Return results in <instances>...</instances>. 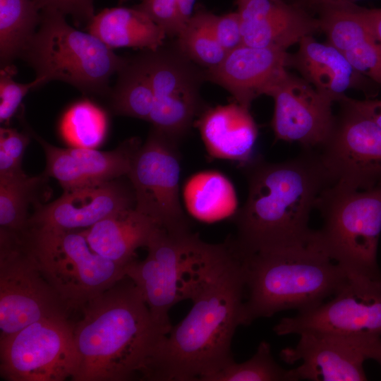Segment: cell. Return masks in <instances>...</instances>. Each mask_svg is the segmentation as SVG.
Returning a JSON list of instances; mask_svg holds the SVG:
<instances>
[{
  "label": "cell",
  "mask_w": 381,
  "mask_h": 381,
  "mask_svg": "<svg viewBox=\"0 0 381 381\" xmlns=\"http://www.w3.org/2000/svg\"><path fill=\"white\" fill-rule=\"evenodd\" d=\"M245 291L243 257L229 239L207 267L191 309L159 344L149 380L202 381L234 361L231 341L241 325Z\"/></svg>",
  "instance_id": "obj_1"
},
{
  "label": "cell",
  "mask_w": 381,
  "mask_h": 381,
  "mask_svg": "<svg viewBox=\"0 0 381 381\" xmlns=\"http://www.w3.org/2000/svg\"><path fill=\"white\" fill-rule=\"evenodd\" d=\"M73 325L79 368L73 381L148 380L169 331L157 323L127 276L91 300Z\"/></svg>",
  "instance_id": "obj_2"
},
{
  "label": "cell",
  "mask_w": 381,
  "mask_h": 381,
  "mask_svg": "<svg viewBox=\"0 0 381 381\" xmlns=\"http://www.w3.org/2000/svg\"><path fill=\"white\" fill-rule=\"evenodd\" d=\"M248 192L235 217L234 242L240 253L290 245L309 239L312 210L332 183L320 156L306 153L278 163L245 164Z\"/></svg>",
  "instance_id": "obj_3"
},
{
  "label": "cell",
  "mask_w": 381,
  "mask_h": 381,
  "mask_svg": "<svg viewBox=\"0 0 381 381\" xmlns=\"http://www.w3.org/2000/svg\"><path fill=\"white\" fill-rule=\"evenodd\" d=\"M241 255L248 294L241 325L283 310L314 308L349 280L323 249L317 231L303 241Z\"/></svg>",
  "instance_id": "obj_4"
},
{
  "label": "cell",
  "mask_w": 381,
  "mask_h": 381,
  "mask_svg": "<svg viewBox=\"0 0 381 381\" xmlns=\"http://www.w3.org/2000/svg\"><path fill=\"white\" fill-rule=\"evenodd\" d=\"M323 219L317 231L328 256L349 278L381 282L377 248L381 233V181L366 188L332 183L316 205Z\"/></svg>",
  "instance_id": "obj_5"
},
{
  "label": "cell",
  "mask_w": 381,
  "mask_h": 381,
  "mask_svg": "<svg viewBox=\"0 0 381 381\" xmlns=\"http://www.w3.org/2000/svg\"><path fill=\"white\" fill-rule=\"evenodd\" d=\"M45 83L59 80L85 94L109 95L110 78L128 59L99 39L71 26L54 9L41 11V21L21 56Z\"/></svg>",
  "instance_id": "obj_6"
},
{
  "label": "cell",
  "mask_w": 381,
  "mask_h": 381,
  "mask_svg": "<svg viewBox=\"0 0 381 381\" xmlns=\"http://www.w3.org/2000/svg\"><path fill=\"white\" fill-rule=\"evenodd\" d=\"M218 244L203 241L190 229L159 228L147 246V255L127 265L126 275L140 291L155 320L169 331L170 309L191 300L204 277Z\"/></svg>",
  "instance_id": "obj_7"
},
{
  "label": "cell",
  "mask_w": 381,
  "mask_h": 381,
  "mask_svg": "<svg viewBox=\"0 0 381 381\" xmlns=\"http://www.w3.org/2000/svg\"><path fill=\"white\" fill-rule=\"evenodd\" d=\"M26 236L40 270L67 311L81 310L126 276L127 265L95 253L82 229L29 226Z\"/></svg>",
  "instance_id": "obj_8"
},
{
  "label": "cell",
  "mask_w": 381,
  "mask_h": 381,
  "mask_svg": "<svg viewBox=\"0 0 381 381\" xmlns=\"http://www.w3.org/2000/svg\"><path fill=\"white\" fill-rule=\"evenodd\" d=\"M67 312L40 270L26 231L0 229V339Z\"/></svg>",
  "instance_id": "obj_9"
},
{
  "label": "cell",
  "mask_w": 381,
  "mask_h": 381,
  "mask_svg": "<svg viewBox=\"0 0 381 381\" xmlns=\"http://www.w3.org/2000/svg\"><path fill=\"white\" fill-rule=\"evenodd\" d=\"M79 364L66 315L40 320L0 339V375L7 381L72 380Z\"/></svg>",
  "instance_id": "obj_10"
},
{
  "label": "cell",
  "mask_w": 381,
  "mask_h": 381,
  "mask_svg": "<svg viewBox=\"0 0 381 381\" xmlns=\"http://www.w3.org/2000/svg\"><path fill=\"white\" fill-rule=\"evenodd\" d=\"M178 144L152 128L127 174L135 193V209L169 231L190 229L179 200Z\"/></svg>",
  "instance_id": "obj_11"
},
{
  "label": "cell",
  "mask_w": 381,
  "mask_h": 381,
  "mask_svg": "<svg viewBox=\"0 0 381 381\" xmlns=\"http://www.w3.org/2000/svg\"><path fill=\"white\" fill-rule=\"evenodd\" d=\"M162 47L140 54L154 93L149 122L179 143L200 111L199 90L205 75L178 47Z\"/></svg>",
  "instance_id": "obj_12"
},
{
  "label": "cell",
  "mask_w": 381,
  "mask_h": 381,
  "mask_svg": "<svg viewBox=\"0 0 381 381\" xmlns=\"http://www.w3.org/2000/svg\"><path fill=\"white\" fill-rule=\"evenodd\" d=\"M273 329L279 336L316 332L381 338V282L349 278L332 300L282 318Z\"/></svg>",
  "instance_id": "obj_13"
},
{
  "label": "cell",
  "mask_w": 381,
  "mask_h": 381,
  "mask_svg": "<svg viewBox=\"0 0 381 381\" xmlns=\"http://www.w3.org/2000/svg\"><path fill=\"white\" fill-rule=\"evenodd\" d=\"M343 104L344 113L319 156L332 183L369 188L381 181V127Z\"/></svg>",
  "instance_id": "obj_14"
},
{
  "label": "cell",
  "mask_w": 381,
  "mask_h": 381,
  "mask_svg": "<svg viewBox=\"0 0 381 381\" xmlns=\"http://www.w3.org/2000/svg\"><path fill=\"white\" fill-rule=\"evenodd\" d=\"M293 347L280 351L285 363L301 362L289 369L291 381L367 380L363 363L373 359L381 338L349 337L328 333L305 332Z\"/></svg>",
  "instance_id": "obj_15"
},
{
  "label": "cell",
  "mask_w": 381,
  "mask_h": 381,
  "mask_svg": "<svg viewBox=\"0 0 381 381\" xmlns=\"http://www.w3.org/2000/svg\"><path fill=\"white\" fill-rule=\"evenodd\" d=\"M272 128L277 140L306 147L323 145L335 124L332 101L302 78L289 72L271 91Z\"/></svg>",
  "instance_id": "obj_16"
},
{
  "label": "cell",
  "mask_w": 381,
  "mask_h": 381,
  "mask_svg": "<svg viewBox=\"0 0 381 381\" xmlns=\"http://www.w3.org/2000/svg\"><path fill=\"white\" fill-rule=\"evenodd\" d=\"M135 207L133 188L116 179L64 190L52 202L35 207L29 226L80 230L121 210Z\"/></svg>",
  "instance_id": "obj_17"
},
{
  "label": "cell",
  "mask_w": 381,
  "mask_h": 381,
  "mask_svg": "<svg viewBox=\"0 0 381 381\" xmlns=\"http://www.w3.org/2000/svg\"><path fill=\"white\" fill-rule=\"evenodd\" d=\"M25 131L43 148L45 174L56 179L64 190L106 182L128 174L133 159L141 146L138 138H131L111 151L71 147L61 148L40 137L28 123Z\"/></svg>",
  "instance_id": "obj_18"
},
{
  "label": "cell",
  "mask_w": 381,
  "mask_h": 381,
  "mask_svg": "<svg viewBox=\"0 0 381 381\" xmlns=\"http://www.w3.org/2000/svg\"><path fill=\"white\" fill-rule=\"evenodd\" d=\"M286 51L242 44L228 52L206 78L226 90L236 102L249 109L252 102L271 91L287 73Z\"/></svg>",
  "instance_id": "obj_19"
},
{
  "label": "cell",
  "mask_w": 381,
  "mask_h": 381,
  "mask_svg": "<svg viewBox=\"0 0 381 381\" xmlns=\"http://www.w3.org/2000/svg\"><path fill=\"white\" fill-rule=\"evenodd\" d=\"M245 45L286 51L305 37L320 30L310 12L285 0L238 1Z\"/></svg>",
  "instance_id": "obj_20"
},
{
  "label": "cell",
  "mask_w": 381,
  "mask_h": 381,
  "mask_svg": "<svg viewBox=\"0 0 381 381\" xmlns=\"http://www.w3.org/2000/svg\"><path fill=\"white\" fill-rule=\"evenodd\" d=\"M298 46L296 53L289 54L288 66L296 68L302 78L332 102H341L350 88L370 90L368 81L373 80L356 71L332 45L320 43L308 35Z\"/></svg>",
  "instance_id": "obj_21"
},
{
  "label": "cell",
  "mask_w": 381,
  "mask_h": 381,
  "mask_svg": "<svg viewBox=\"0 0 381 381\" xmlns=\"http://www.w3.org/2000/svg\"><path fill=\"white\" fill-rule=\"evenodd\" d=\"M196 126L210 156L244 165L252 161L258 128L248 109L237 102L207 108Z\"/></svg>",
  "instance_id": "obj_22"
},
{
  "label": "cell",
  "mask_w": 381,
  "mask_h": 381,
  "mask_svg": "<svg viewBox=\"0 0 381 381\" xmlns=\"http://www.w3.org/2000/svg\"><path fill=\"white\" fill-rule=\"evenodd\" d=\"M160 228L135 207L115 212L82 229L90 246L102 257L126 266L135 260V251L147 247Z\"/></svg>",
  "instance_id": "obj_23"
},
{
  "label": "cell",
  "mask_w": 381,
  "mask_h": 381,
  "mask_svg": "<svg viewBox=\"0 0 381 381\" xmlns=\"http://www.w3.org/2000/svg\"><path fill=\"white\" fill-rule=\"evenodd\" d=\"M89 32L110 49L132 47L156 50L163 45L164 30L137 8H106L88 23Z\"/></svg>",
  "instance_id": "obj_24"
},
{
  "label": "cell",
  "mask_w": 381,
  "mask_h": 381,
  "mask_svg": "<svg viewBox=\"0 0 381 381\" xmlns=\"http://www.w3.org/2000/svg\"><path fill=\"white\" fill-rule=\"evenodd\" d=\"M48 177L44 173L0 178V229L20 233L29 228L30 207L49 198Z\"/></svg>",
  "instance_id": "obj_25"
},
{
  "label": "cell",
  "mask_w": 381,
  "mask_h": 381,
  "mask_svg": "<svg viewBox=\"0 0 381 381\" xmlns=\"http://www.w3.org/2000/svg\"><path fill=\"white\" fill-rule=\"evenodd\" d=\"M109 95L111 109L114 114L149 121L153 109L154 93L140 55L133 60L128 59L118 72L117 81Z\"/></svg>",
  "instance_id": "obj_26"
},
{
  "label": "cell",
  "mask_w": 381,
  "mask_h": 381,
  "mask_svg": "<svg viewBox=\"0 0 381 381\" xmlns=\"http://www.w3.org/2000/svg\"><path fill=\"white\" fill-rule=\"evenodd\" d=\"M40 11L34 0H0V59L2 66L21 57L40 25Z\"/></svg>",
  "instance_id": "obj_27"
},
{
  "label": "cell",
  "mask_w": 381,
  "mask_h": 381,
  "mask_svg": "<svg viewBox=\"0 0 381 381\" xmlns=\"http://www.w3.org/2000/svg\"><path fill=\"white\" fill-rule=\"evenodd\" d=\"M185 198L188 208L196 217L215 220L233 213L236 197L231 183L214 171L200 173L188 183Z\"/></svg>",
  "instance_id": "obj_28"
},
{
  "label": "cell",
  "mask_w": 381,
  "mask_h": 381,
  "mask_svg": "<svg viewBox=\"0 0 381 381\" xmlns=\"http://www.w3.org/2000/svg\"><path fill=\"white\" fill-rule=\"evenodd\" d=\"M358 6L355 3L329 4L315 11L328 44L342 53L375 39L359 13Z\"/></svg>",
  "instance_id": "obj_29"
},
{
  "label": "cell",
  "mask_w": 381,
  "mask_h": 381,
  "mask_svg": "<svg viewBox=\"0 0 381 381\" xmlns=\"http://www.w3.org/2000/svg\"><path fill=\"white\" fill-rule=\"evenodd\" d=\"M213 18V13L196 12L177 36V47L181 52L195 64L207 69L218 66L227 54L215 36Z\"/></svg>",
  "instance_id": "obj_30"
},
{
  "label": "cell",
  "mask_w": 381,
  "mask_h": 381,
  "mask_svg": "<svg viewBox=\"0 0 381 381\" xmlns=\"http://www.w3.org/2000/svg\"><path fill=\"white\" fill-rule=\"evenodd\" d=\"M107 118L105 112L88 100L73 104L63 116L60 133L71 147L94 148L105 138Z\"/></svg>",
  "instance_id": "obj_31"
},
{
  "label": "cell",
  "mask_w": 381,
  "mask_h": 381,
  "mask_svg": "<svg viewBox=\"0 0 381 381\" xmlns=\"http://www.w3.org/2000/svg\"><path fill=\"white\" fill-rule=\"evenodd\" d=\"M202 381H291L289 369L274 360L270 344L262 341L255 353L247 361H232L207 375Z\"/></svg>",
  "instance_id": "obj_32"
},
{
  "label": "cell",
  "mask_w": 381,
  "mask_h": 381,
  "mask_svg": "<svg viewBox=\"0 0 381 381\" xmlns=\"http://www.w3.org/2000/svg\"><path fill=\"white\" fill-rule=\"evenodd\" d=\"M17 73L12 64L2 66L0 71V122L8 124L20 110L24 97L32 89L45 84L42 78L36 77L29 83H17L13 77Z\"/></svg>",
  "instance_id": "obj_33"
},
{
  "label": "cell",
  "mask_w": 381,
  "mask_h": 381,
  "mask_svg": "<svg viewBox=\"0 0 381 381\" xmlns=\"http://www.w3.org/2000/svg\"><path fill=\"white\" fill-rule=\"evenodd\" d=\"M136 7L146 13L167 37H177L185 26L176 0H143Z\"/></svg>",
  "instance_id": "obj_34"
},
{
  "label": "cell",
  "mask_w": 381,
  "mask_h": 381,
  "mask_svg": "<svg viewBox=\"0 0 381 381\" xmlns=\"http://www.w3.org/2000/svg\"><path fill=\"white\" fill-rule=\"evenodd\" d=\"M213 28L218 42L226 53L243 44L238 11L222 16L214 14Z\"/></svg>",
  "instance_id": "obj_35"
},
{
  "label": "cell",
  "mask_w": 381,
  "mask_h": 381,
  "mask_svg": "<svg viewBox=\"0 0 381 381\" xmlns=\"http://www.w3.org/2000/svg\"><path fill=\"white\" fill-rule=\"evenodd\" d=\"M40 11L54 9L71 16L77 25L91 21L94 16V0H34Z\"/></svg>",
  "instance_id": "obj_36"
},
{
  "label": "cell",
  "mask_w": 381,
  "mask_h": 381,
  "mask_svg": "<svg viewBox=\"0 0 381 381\" xmlns=\"http://www.w3.org/2000/svg\"><path fill=\"white\" fill-rule=\"evenodd\" d=\"M30 140V135L25 131L20 133L11 128H0V150L20 162Z\"/></svg>",
  "instance_id": "obj_37"
},
{
  "label": "cell",
  "mask_w": 381,
  "mask_h": 381,
  "mask_svg": "<svg viewBox=\"0 0 381 381\" xmlns=\"http://www.w3.org/2000/svg\"><path fill=\"white\" fill-rule=\"evenodd\" d=\"M341 102L351 107L381 127V99L358 100L346 96Z\"/></svg>",
  "instance_id": "obj_38"
},
{
  "label": "cell",
  "mask_w": 381,
  "mask_h": 381,
  "mask_svg": "<svg viewBox=\"0 0 381 381\" xmlns=\"http://www.w3.org/2000/svg\"><path fill=\"white\" fill-rule=\"evenodd\" d=\"M358 10L371 34L381 44V8H367L358 6Z\"/></svg>",
  "instance_id": "obj_39"
},
{
  "label": "cell",
  "mask_w": 381,
  "mask_h": 381,
  "mask_svg": "<svg viewBox=\"0 0 381 381\" xmlns=\"http://www.w3.org/2000/svg\"><path fill=\"white\" fill-rule=\"evenodd\" d=\"M24 174L20 162L0 150V178L16 177Z\"/></svg>",
  "instance_id": "obj_40"
},
{
  "label": "cell",
  "mask_w": 381,
  "mask_h": 381,
  "mask_svg": "<svg viewBox=\"0 0 381 381\" xmlns=\"http://www.w3.org/2000/svg\"><path fill=\"white\" fill-rule=\"evenodd\" d=\"M338 0H291V2L296 6L305 9L311 13L319 7L329 4L336 3Z\"/></svg>",
  "instance_id": "obj_41"
},
{
  "label": "cell",
  "mask_w": 381,
  "mask_h": 381,
  "mask_svg": "<svg viewBox=\"0 0 381 381\" xmlns=\"http://www.w3.org/2000/svg\"><path fill=\"white\" fill-rule=\"evenodd\" d=\"M180 16L185 25L192 16L195 0H176Z\"/></svg>",
  "instance_id": "obj_42"
},
{
  "label": "cell",
  "mask_w": 381,
  "mask_h": 381,
  "mask_svg": "<svg viewBox=\"0 0 381 381\" xmlns=\"http://www.w3.org/2000/svg\"><path fill=\"white\" fill-rule=\"evenodd\" d=\"M374 360L376 361L381 366V342L379 344L375 353Z\"/></svg>",
  "instance_id": "obj_43"
},
{
  "label": "cell",
  "mask_w": 381,
  "mask_h": 381,
  "mask_svg": "<svg viewBox=\"0 0 381 381\" xmlns=\"http://www.w3.org/2000/svg\"><path fill=\"white\" fill-rule=\"evenodd\" d=\"M358 0H338L336 3L334 4H341V3H355Z\"/></svg>",
  "instance_id": "obj_44"
},
{
  "label": "cell",
  "mask_w": 381,
  "mask_h": 381,
  "mask_svg": "<svg viewBox=\"0 0 381 381\" xmlns=\"http://www.w3.org/2000/svg\"><path fill=\"white\" fill-rule=\"evenodd\" d=\"M119 4H121L123 3L124 1H126V0H119Z\"/></svg>",
  "instance_id": "obj_45"
},
{
  "label": "cell",
  "mask_w": 381,
  "mask_h": 381,
  "mask_svg": "<svg viewBox=\"0 0 381 381\" xmlns=\"http://www.w3.org/2000/svg\"><path fill=\"white\" fill-rule=\"evenodd\" d=\"M244 1V0H237V2H238V1Z\"/></svg>",
  "instance_id": "obj_46"
}]
</instances>
